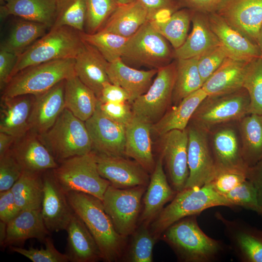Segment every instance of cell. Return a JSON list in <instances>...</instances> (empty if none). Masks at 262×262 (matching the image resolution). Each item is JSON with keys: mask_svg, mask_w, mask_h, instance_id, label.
Listing matches in <instances>:
<instances>
[{"mask_svg": "<svg viewBox=\"0 0 262 262\" xmlns=\"http://www.w3.org/2000/svg\"><path fill=\"white\" fill-rule=\"evenodd\" d=\"M73 212L84 222L96 241L102 260L113 262L123 255L126 238L116 230L99 199L79 192L66 193Z\"/></svg>", "mask_w": 262, "mask_h": 262, "instance_id": "obj_1", "label": "cell"}, {"mask_svg": "<svg viewBox=\"0 0 262 262\" xmlns=\"http://www.w3.org/2000/svg\"><path fill=\"white\" fill-rule=\"evenodd\" d=\"M196 216L184 217L171 225L163 232V239L182 262H209L223 250V244L203 231Z\"/></svg>", "mask_w": 262, "mask_h": 262, "instance_id": "obj_2", "label": "cell"}, {"mask_svg": "<svg viewBox=\"0 0 262 262\" xmlns=\"http://www.w3.org/2000/svg\"><path fill=\"white\" fill-rule=\"evenodd\" d=\"M216 206L233 207L224 196L214 191L210 183L199 188H184L178 192L171 202L163 209L149 225V229L158 240L178 221Z\"/></svg>", "mask_w": 262, "mask_h": 262, "instance_id": "obj_3", "label": "cell"}, {"mask_svg": "<svg viewBox=\"0 0 262 262\" xmlns=\"http://www.w3.org/2000/svg\"><path fill=\"white\" fill-rule=\"evenodd\" d=\"M38 135L58 164L93 150L85 122L76 117L66 108L47 131Z\"/></svg>", "mask_w": 262, "mask_h": 262, "instance_id": "obj_4", "label": "cell"}, {"mask_svg": "<svg viewBox=\"0 0 262 262\" xmlns=\"http://www.w3.org/2000/svg\"><path fill=\"white\" fill-rule=\"evenodd\" d=\"M82 43L80 32L75 29L67 26L50 29L17 56L10 80L18 72L31 66L55 60L75 58Z\"/></svg>", "mask_w": 262, "mask_h": 262, "instance_id": "obj_5", "label": "cell"}, {"mask_svg": "<svg viewBox=\"0 0 262 262\" xmlns=\"http://www.w3.org/2000/svg\"><path fill=\"white\" fill-rule=\"evenodd\" d=\"M74 58L55 60L31 66L13 76L1 91V96L37 95L75 75Z\"/></svg>", "mask_w": 262, "mask_h": 262, "instance_id": "obj_6", "label": "cell"}, {"mask_svg": "<svg viewBox=\"0 0 262 262\" xmlns=\"http://www.w3.org/2000/svg\"><path fill=\"white\" fill-rule=\"evenodd\" d=\"M53 175L66 193L79 192L101 201L110 182L99 174L93 151L66 159L52 170Z\"/></svg>", "mask_w": 262, "mask_h": 262, "instance_id": "obj_7", "label": "cell"}, {"mask_svg": "<svg viewBox=\"0 0 262 262\" xmlns=\"http://www.w3.org/2000/svg\"><path fill=\"white\" fill-rule=\"evenodd\" d=\"M250 98L245 88L207 96L194 113L189 123L209 131L222 124L238 121L249 114Z\"/></svg>", "mask_w": 262, "mask_h": 262, "instance_id": "obj_8", "label": "cell"}, {"mask_svg": "<svg viewBox=\"0 0 262 262\" xmlns=\"http://www.w3.org/2000/svg\"><path fill=\"white\" fill-rule=\"evenodd\" d=\"M172 56L173 53L165 38L148 20L128 38L121 59L158 69L169 64Z\"/></svg>", "mask_w": 262, "mask_h": 262, "instance_id": "obj_9", "label": "cell"}, {"mask_svg": "<svg viewBox=\"0 0 262 262\" xmlns=\"http://www.w3.org/2000/svg\"><path fill=\"white\" fill-rule=\"evenodd\" d=\"M147 186L118 188L110 185L102 200L117 232L127 237L137 228L142 197Z\"/></svg>", "mask_w": 262, "mask_h": 262, "instance_id": "obj_10", "label": "cell"}, {"mask_svg": "<svg viewBox=\"0 0 262 262\" xmlns=\"http://www.w3.org/2000/svg\"><path fill=\"white\" fill-rule=\"evenodd\" d=\"M176 63L158 69L147 91L131 104L133 115L152 125L159 121L172 104L175 82Z\"/></svg>", "mask_w": 262, "mask_h": 262, "instance_id": "obj_11", "label": "cell"}, {"mask_svg": "<svg viewBox=\"0 0 262 262\" xmlns=\"http://www.w3.org/2000/svg\"><path fill=\"white\" fill-rule=\"evenodd\" d=\"M186 129L189 176L184 188H199L213 180L216 172V166L208 131L191 123Z\"/></svg>", "mask_w": 262, "mask_h": 262, "instance_id": "obj_12", "label": "cell"}, {"mask_svg": "<svg viewBox=\"0 0 262 262\" xmlns=\"http://www.w3.org/2000/svg\"><path fill=\"white\" fill-rule=\"evenodd\" d=\"M208 132L216 173L225 170L246 171L248 167L242 156L238 121L219 125Z\"/></svg>", "mask_w": 262, "mask_h": 262, "instance_id": "obj_13", "label": "cell"}, {"mask_svg": "<svg viewBox=\"0 0 262 262\" xmlns=\"http://www.w3.org/2000/svg\"><path fill=\"white\" fill-rule=\"evenodd\" d=\"M95 152L114 156L125 155V126L107 117L99 101L92 116L85 122Z\"/></svg>", "mask_w": 262, "mask_h": 262, "instance_id": "obj_14", "label": "cell"}, {"mask_svg": "<svg viewBox=\"0 0 262 262\" xmlns=\"http://www.w3.org/2000/svg\"><path fill=\"white\" fill-rule=\"evenodd\" d=\"M161 137V156L165 161L172 188L177 192L180 191L189 176L187 130H171Z\"/></svg>", "mask_w": 262, "mask_h": 262, "instance_id": "obj_15", "label": "cell"}, {"mask_svg": "<svg viewBox=\"0 0 262 262\" xmlns=\"http://www.w3.org/2000/svg\"><path fill=\"white\" fill-rule=\"evenodd\" d=\"M44 196L41 213L44 223L50 232L66 230L74 213L66 193L55 180L52 170L42 174Z\"/></svg>", "mask_w": 262, "mask_h": 262, "instance_id": "obj_16", "label": "cell"}, {"mask_svg": "<svg viewBox=\"0 0 262 262\" xmlns=\"http://www.w3.org/2000/svg\"><path fill=\"white\" fill-rule=\"evenodd\" d=\"M94 153L99 174L112 186L122 189L147 186L150 180L147 172L135 161Z\"/></svg>", "mask_w": 262, "mask_h": 262, "instance_id": "obj_17", "label": "cell"}, {"mask_svg": "<svg viewBox=\"0 0 262 262\" xmlns=\"http://www.w3.org/2000/svg\"><path fill=\"white\" fill-rule=\"evenodd\" d=\"M216 13L257 45L262 24V0H225Z\"/></svg>", "mask_w": 262, "mask_h": 262, "instance_id": "obj_18", "label": "cell"}, {"mask_svg": "<svg viewBox=\"0 0 262 262\" xmlns=\"http://www.w3.org/2000/svg\"><path fill=\"white\" fill-rule=\"evenodd\" d=\"M65 80L48 90L34 96L29 119L30 131L40 135L47 131L66 108L64 99Z\"/></svg>", "mask_w": 262, "mask_h": 262, "instance_id": "obj_19", "label": "cell"}, {"mask_svg": "<svg viewBox=\"0 0 262 262\" xmlns=\"http://www.w3.org/2000/svg\"><path fill=\"white\" fill-rule=\"evenodd\" d=\"M207 16L212 30L229 57L248 62L260 57L258 46L231 26L217 13Z\"/></svg>", "mask_w": 262, "mask_h": 262, "instance_id": "obj_20", "label": "cell"}, {"mask_svg": "<svg viewBox=\"0 0 262 262\" xmlns=\"http://www.w3.org/2000/svg\"><path fill=\"white\" fill-rule=\"evenodd\" d=\"M11 150L23 170L43 173L59 165L38 134L31 131L16 139Z\"/></svg>", "mask_w": 262, "mask_h": 262, "instance_id": "obj_21", "label": "cell"}, {"mask_svg": "<svg viewBox=\"0 0 262 262\" xmlns=\"http://www.w3.org/2000/svg\"><path fill=\"white\" fill-rule=\"evenodd\" d=\"M217 217L225 226V232L237 257L244 262H262V230L237 221H230L220 214Z\"/></svg>", "mask_w": 262, "mask_h": 262, "instance_id": "obj_22", "label": "cell"}, {"mask_svg": "<svg viewBox=\"0 0 262 262\" xmlns=\"http://www.w3.org/2000/svg\"><path fill=\"white\" fill-rule=\"evenodd\" d=\"M35 97L21 95L14 97L1 96L0 103V132L18 139L30 131L29 119Z\"/></svg>", "mask_w": 262, "mask_h": 262, "instance_id": "obj_23", "label": "cell"}, {"mask_svg": "<svg viewBox=\"0 0 262 262\" xmlns=\"http://www.w3.org/2000/svg\"><path fill=\"white\" fill-rule=\"evenodd\" d=\"M74 60L76 75L98 98L104 84L110 82L107 72L108 62L96 48L84 41Z\"/></svg>", "mask_w": 262, "mask_h": 262, "instance_id": "obj_24", "label": "cell"}, {"mask_svg": "<svg viewBox=\"0 0 262 262\" xmlns=\"http://www.w3.org/2000/svg\"><path fill=\"white\" fill-rule=\"evenodd\" d=\"M151 126L150 123L134 115L125 127V155L133 159L150 173L156 164L152 151Z\"/></svg>", "mask_w": 262, "mask_h": 262, "instance_id": "obj_25", "label": "cell"}, {"mask_svg": "<svg viewBox=\"0 0 262 262\" xmlns=\"http://www.w3.org/2000/svg\"><path fill=\"white\" fill-rule=\"evenodd\" d=\"M163 160L161 156L156 162L145 193L143 209L139 218L141 224L149 226L164 205L173 199L177 193L168 182L163 168Z\"/></svg>", "mask_w": 262, "mask_h": 262, "instance_id": "obj_26", "label": "cell"}, {"mask_svg": "<svg viewBox=\"0 0 262 262\" xmlns=\"http://www.w3.org/2000/svg\"><path fill=\"white\" fill-rule=\"evenodd\" d=\"M66 254L71 262H96L102 260L99 247L90 231L74 212L66 230Z\"/></svg>", "mask_w": 262, "mask_h": 262, "instance_id": "obj_27", "label": "cell"}, {"mask_svg": "<svg viewBox=\"0 0 262 262\" xmlns=\"http://www.w3.org/2000/svg\"><path fill=\"white\" fill-rule=\"evenodd\" d=\"M50 231L47 228L41 210H22L7 223V235L2 248L21 246L29 239L45 241Z\"/></svg>", "mask_w": 262, "mask_h": 262, "instance_id": "obj_28", "label": "cell"}, {"mask_svg": "<svg viewBox=\"0 0 262 262\" xmlns=\"http://www.w3.org/2000/svg\"><path fill=\"white\" fill-rule=\"evenodd\" d=\"M157 69L139 70L127 65L121 58L108 63L107 72L110 82L126 90L130 96V103L148 89Z\"/></svg>", "mask_w": 262, "mask_h": 262, "instance_id": "obj_29", "label": "cell"}, {"mask_svg": "<svg viewBox=\"0 0 262 262\" xmlns=\"http://www.w3.org/2000/svg\"><path fill=\"white\" fill-rule=\"evenodd\" d=\"M58 0H5L0 5V17L9 16L41 23L50 28L53 25L58 9Z\"/></svg>", "mask_w": 262, "mask_h": 262, "instance_id": "obj_30", "label": "cell"}, {"mask_svg": "<svg viewBox=\"0 0 262 262\" xmlns=\"http://www.w3.org/2000/svg\"><path fill=\"white\" fill-rule=\"evenodd\" d=\"M191 21L193 28L191 33L183 45L173 52V56L177 59L200 56L220 45L209 25L206 14L193 12Z\"/></svg>", "mask_w": 262, "mask_h": 262, "instance_id": "obj_31", "label": "cell"}, {"mask_svg": "<svg viewBox=\"0 0 262 262\" xmlns=\"http://www.w3.org/2000/svg\"><path fill=\"white\" fill-rule=\"evenodd\" d=\"M207 96L202 87L188 95L152 124L151 131L161 136L171 130H185L197 108Z\"/></svg>", "mask_w": 262, "mask_h": 262, "instance_id": "obj_32", "label": "cell"}, {"mask_svg": "<svg viewBox=\"0 0 262 262\" xmlns=\"http://www.w3.org/2000/svg\"><path fill=\"white\" fill-rule=\"evenodd\" d=\"M249 62L227 58L202 88L208 96L229 93L242 88Z\"/></svg>", "mask_w": 262, "mask_h": 262, "instance_id": "obj_33", "label": "cell"}, {"mask_svg": "<svg viewBox=\"0 0 262 262\" xmlns=\"http://www.w3.org/2000/svg\"><path fill=\"white\" fill-rule=\"evenodd\" d=\"M148 20L147 11L139 0H136L119 4L100 30L129 38Z\"/></svg>", "mask_w": 262, "mask_h": 262, "instance_id": "obj_34", "label": "cell"}, {"mask_svg": "<svg viewBox=\"0 0 262 262\" xmlns=\"http://www.w3.org/2000/svg\"><path fill=\"white\" fill-rule=\"evenodd\" d=\"M64 99L66 108L84 122L92 116L98 103L95 93L76 74L65 80Z\"/></svg>", "mask_w": 262, "mask_h": 262, "instance_id": "obj_35", "label": "cell"}, {"mask_svg": "<svg viewBox=\"0 0 262 262\" xmlns=\"http://www.w3.org/2000/svg\"><path fill=\"white\" fill-rule=\"evenodd\" d=\"M238 126L243 160L250 167L262 159V115L249 114L238 121Z\"/></svg>", "mask_w": 262, "mask_h": 262, "instance_id": "obj_36", "label": "cell"}, {"mask_svg": "<svg viewBox=\"0 0 262 262\" xmlns=\"http://www.w3.org/2000/svg\"><path fill=\"white\" fill-rule=\"evenodd\" d=\"M49 29L47 25L41 23L23 19L17 20L7 36L1 42L0 49L18 56Z\"/></svg>", "mask_w": 262, "mask_h": 262, "instance_id": "obj_37", "label": "cell"}, {"mask_svg": "<svg viewBox=\"0 0 262 262\" xmlns=\"http://www.w3.org/2000/svg\"><path fill=\"white\" fill-rule=\"evenodd\" d=\"M43 173L23 170L11 188L21 210H41L44 196Z\"/></svg>", "mask_w": 262, "mask_h": 262, "instance_id": "obj_38", "label": "cell"}, {"mask_svg": "<svg viewBox=\"0 0 262 262\" xmlns=\"http://www.w3.org/2000/svg\"><path fill=\"white\" fill-rule=\"evenodd\" d=\"M199 56L177 59L172 104H178L182 99L201 88L203 84L198 68Z\"/></svg>", "mask_w": 262, "mask_h": 262, "instance_id": "obj_39", "label": "cell"}, {"mask_svg": "<svg viewBox=\"0 0 262 262\" xmlns=\"http://www.w3.org/2000/svg\"><path fill=\"white\" fill-rule=\"evenodd\" d=\"M192 16L189 10L181 9L175 11L165 19L150 21L158 32L176 49L183 45L187 37Z\"/></svg>", "mask_w": 262, "mask_h": 262, "instance_id": "obj_40", "label": "cell"}, {"mask_svg": "<svg viewBox=\"0 0 262 262\" xmlns=\"http://www.w3.org/2000/svg\"><path fill=\"white\" fill-rule=\"evenodd\" d=\"M82 40L96 48L108 63L121 58L128 38L100 30L95 33L80 32Z\"/></svg>", "mask_w": 262, "mask_h": 262, "instance_id": "obj_41", "label": "cell"}, {"mask_svg": "<svg viewBox=\"0 0 262 262\" xmlns=\"http://www.w3.org/2000/svg\"><path fill=\"white\" fill-rule=\"evenodd\" d=\"M86 15V0H58L56 17L51 28L67 26L84 32Z\"/></svg>", "mask_w": 262, "mask_h": 262, "instance_id": "obj_42", "label": "cell"}, {"mask_svg": "<svg viewBox=\"0 0 262 262\" xmlns=\"http://www.w3.org/2000/svg\"><path fill=\"white\" fill-rule=\"evenodd\" d=\"M243 87L250 98L249 114L262 115V58L260 57L247 65Z\"/></svg>", "mask_w": 262, "mask_h": 262, "instance_id": "obj_43", "label": "cell"}, {"mask_svg": "<svg viewBox=\"0 0 262 262\" xmlns=\"http://www.w3.org/2000/svg\"><path fill=\"white\" fill-rule=\"evenodd\" d=\"M157 239L151 233L149 226L144 224L132 233L127 260L131 262H151L153 249Z\"/></svg>", "mask_w": 262, "mask_h": 262, "instance_id": "obj_44", "label": "cell"}, {"mask_svg": "<svg viewBox=\"0 0 262 262\" xmlns=\"http://www.w3.org/2000/svg\"><path fill=\"white\" fill-rule=\"evenodd\" d=\"M86 4L84 27L88 33L100 30L119 5L117 0H86Z\"/></svg>", "mask_w": 262, "mask_h": 262, "instance_id": "obj_45", "label": "cell"}, {"mask_svg": "<svg viewBox=\"0 0 262 262\" xmlns=\"http://www.w3.org/2000/svg\"><path fill=\"white\" fill-rule=\"evenodd\" d=\"M45 248L30 247L24 248L21 246H10V249L27 258L33 262H68L66 253L59 251L55 247L53 240L47 237L44 242Z\"/></svg>", "mask_w": 262, "mask_h": 262, "instance_id": "obj_46", "label": "cell"}, {"mask_svg": "<svg viewBox=\"0 0 262 262\" xmlns=\"http://www.w3.org/2000/svg\"><path fill=\"white\" fill-rule=\"evenodd\" d=\"M258 190L249 180H246L224 196L233 206H239L256 212L261 210L258 197Z\"/></svg>", "mask_w": 262, "mask_h": 262, "instance_id": "obj_47", "label": "cell"}, {"mask_svg": "<svg viewBox=\"0 0 262 262\" xmlns=\"http://www.w3.org/2000/svg\"><path fill=\"white\" fill-rule=\"evenodd\" d=\"M23 171L11 149L0 156V192L11 189Z\"/></svg>", "mask_w": 262, "mask_h": 262, "instance_id": "obj_48", "label": "cell"}, {"mask_svg": "<svg viewBox=\"0 0 262 262\" xmlns=\"http://www.w3.org/2000/svg\"><path fill=\"white\" fill-rule=\"evenodd\" d=\"M228 57L227 51L221 44L199 56L198 68L203 83Z\"/></svg>", "mask_w": 262, "mask_h": 262, "instance_id": "obj_49", "label": "cell"}, {"mask_svg": "<svg viewBox=\"0 0 262 262\" xmlns=\"http://www.w3.org/2000/svg\"><path fill=\"white\" fill-rule=\"evenodd\" d=\"M246 179V171L225 170L217 172L209 183L215 191L224 196Z\"/></svg>", "mask_w": 262, "mask_h": 262, "instance_id": "obj_50", "label": "cell"}, {"mask_svg": "<svg viewBox=\"0 0 262 262\" xmlns=\"http://www.w3.org/2000/svg\"><path fill=\"white\" fill-rule=\"evenodd\" d=\"M99 107L107 117L125 126L131 121L134 115L131 104L128 102L105 103L99 102Z\"/></svg>", "mask_w": 262, "mask_h": 262, "instance_id": "obj_51", "label": "cell"}, {"mask_svg": "<svg viewBox=\"0 0 262 262\" xmlns=\"http://www.w3.org/2000/svg\"><path fill=\"white\" fill-rule=\"evenodd\" d=\"M148 12L149 20H164L178 8L175 0H139Z\"/></svg>", "mask_w": 262, "mask_h": 262, "instance_id": "obj_52", "label": "cell"}, {"mask_svg": "<svg viewBox=\"0 0 262 262\" xmlns=\"http://www.w3.org/2000/svg\"><path fill=\"white\" fill-rule=\"evenodd\" d=\"M21 211L11 189L0 192V220L8 223Z\"/></svg>", "mask_w": 262, "mask_h": 262, "instance_id": "obj_53", "label": "cell"}, {"mask_svg": "<svg viewBox=\"0 0 262 262\" xmlns=\"http://www.w3.org/2000/svg\"><path fill=\"white\" fill-rule=\"evenodd\" d=\"M98 99L100 103L125 102L130 103V96L120 86L107 82L104 84Z\"/></svg>", "mask_w": 262, "mask_h": 262, "instance_id": "obj_54", "label": "cell"}, {"mask_svg": "<svg viewBox=\"0 0 262 262\" xmlns=\"http://www.w3.org/2000/svg\"><path fill=\"white\" fill-rule=\"evenodd\" d=\"M17 56L0 49V89L2 91L10 80L11 75L16 62Z\"/></svg>", "mask_w": 262, "mask_h": 262, "instance_id": "obj_55", "label": "cell"}, {"mask_svg": "<svg viewBox=\"0 0 262 262\" xmlns=\"http://www.w3.org/2000/svg\"><path fill=\"white\" fill-rule=\"evenodd\" d=\"M192 11L204 14L216 13L225 0H180Z\"/></svg>", "mask_w": 262, "mask_h": 262, "instance_id": "obj_56", "label": "cell"}, {"mask_svg": "<svg viewBox=\"0 0 262 262\" xmlns=\"http://www.w3.org/2000/svg\"><path fill=\"white\" fill-rule=\"evenodd\" d=\"M246 179L251 182L258 190L262 189V159L246 170Z\"/></svg>", "mask_w": 262, "mask_h": 262, "instance_id": "obj_57", "label": "cell"}, {"mask_svg": "<svg viewBox=\"0 0 262 262\" xmlns=\"http://www.w3.org/2000/svg\"><path fill=\"white\" fill-rule=\"evenodd\" d=\"M16 139L7 133L0 132V156L8 151Z\"/></svg>", "mask_w": 262, "mask_h": 262, "instance_id": "obj_58", "label": "cell"}, {"mask_svg": "<svg viewBox=\"0 0 262 262\" xmlns=\"http://www.w3.org/2000/svg\"><path fill=\"white\" fill-rule=\"evenodd\" d=\"M7 223L0 220V246L3 247L7 235Z\"/></svg>", "mask_w": 262, "mask_h": 262, "instance_id": "obj_59", "label": "cell"}, {"mask_svg": "<svg viewBox=\"0 0 262 262\" xmlns=\"http://www.w3.org/2000/svg\"><path fill=\"white\" fill-rule=\"evenodd\" d=\"M257 45L260 50V57L262 58V24L259 31Z\"/></svg>", "mask_w": 262, "mask_h": 262, "instance_id": "obj_60", "label": "cell"}, {"mask_svg": "<svg viewBox=\"0 0 262 262\" xmlns=\"http://www.w3.org/2000/svg\"><path fill=\"white\" fill-rule=\"evenodd\" d=\"M258 197L259 204L261 210L260 215L262 216V189L258 190Z\"/></svg>", "mask_w": 262, "mask_h": 262, "instance_id": "obj_61", "label": "cell"}, {"mask_svg": "<svg viewBox=\"0 0 262 262\" xmlns=\"http://www.w3.org/2000/svg\"><path fill=\"white\" fill-rule=\"evenodd\" d=\"M119 4H125L132 2L136 0H117Z\"/></svg>", "mask_w": 262, "mask_h": 262, "instance_id": "obj_62", "label": "cell"}, {"mask_svg": "<svg viewBox=\"0 0 262 262\" xmlns=\"http://www.w3.org/2000/svg\"><path fill=\"white\" fill-rule=\"evenodd\" d=\"M5 0H0V3H3Z\"/></svg>", "mask_w": 262, "mask_h": 262, "instance_id": "obj_63", "label": "cell"}]
</instances>
